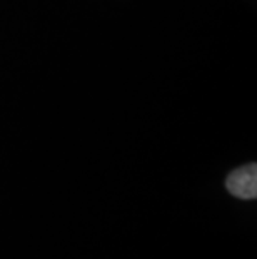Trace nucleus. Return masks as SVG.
I'll return each mask as SVG.
<instances>
[{
    "label": "nucleus",
    "mask_w": 257,
    "mask_h": 259,
    "mask_svg": "<svg viewBox=\"0 0 257 259\" xmlns=\"http://www.w3.org/2000/svg\"><path fill=\"white\" fill-rule=\"evenodd\" d=\"M227 191L239 199H255L257 197V166L247 164L227 176Z\"/></svg>",
    "instance_id": "f257e3e1"
}]
</instances>
